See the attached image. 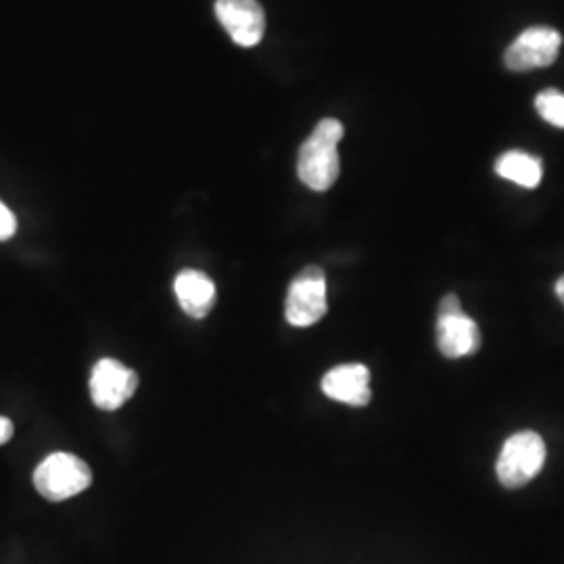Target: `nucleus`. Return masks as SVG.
Wrapping results in <instances>:
<instances>
[{
    "label": "nucleus",
    "instance_id": "f257e3e1",
    "mask_svg": "<svg viewBox=\"0 0 564 564\" xmlns=\"http://www.w3.org/2000/svg\"><path fill=\"white\" fill-rule=\"evenodd\" d=\"M345 128L339 120L326 118L321 121L310 139L303 142L297 158V174L303 184L312 191H328L339 178V142H341Z\"/></svg>",
    "mask_w": 564,
    "mask_h": 564
},
{
    "label": "nucleus",
    "instance_id": "f03ea898",
    "mask_svg": "<svg viewBox=\"0 0 564 564\" xmlns=\"http://www.w3.org/2000/svg\"><path fill=\"white\" fill-rule=\"evenodd\" d=\"M93 484V470L74 454L55 452L34 470V487L48 502H65Z\"/></svg>",
    "mask_w": 564,
    "mask_h": 564
},
{
    "label": "nucleus",
    "instance_id": "7ed1b4c3",
    "mask_svg": "<svg viewBox=\"0 0 564 564\" xmlns=\"http://www.w3.org/2000/svg\"><path fill=\"white\" fill-rule=\"evenodd\" d=\"M544 440L533 431H521L506 440L496 464L498 479L508 489H519L535 479L544 468Z\"/></svg>",
    "mask_w": 564,
    "mask_h": 564
},
{
    "label": "nucleus",
    "instance_id": "20e7f679",
    "mask_svg": "<svg viewBox=\"0 0 564 564\" xmlns=\"http://www.w3.org/2000/svg\"><path fill=\"white\" fill-rule=\"evenodd\" d=\"M326 310H328V303H326L324 270L318 265H307L289 286L286 302H284L286 321L293 326L305 328L323 321Z\"/></svg>",
    "mask_w": 564,
    "mask_h": 564
},
{
    "label": "nucleus",
    "instance_id": "39448f33",
    "mask_svg": "<svg viewBox=\"0 0 564 564\" xmlns=\"http://www.w3.org/2000/svg\"><path fill=\"white\" fill-rule=\"evenodd\" d=\"M563 46L558 30L547 25H535L524 30L505 53V63L512 72H529L552 65Z\"/></svg>",
    "mask_w": 564,
    "mask_h": 564
},
{
    "label": "nucleus",
    "instance_id": "423d86ee",
    "mask_svg": "<svg viewBox=\"0 0 564 564\" xmlns=\"http://www.w3.org/2000/svg\"><path fill=\"white\" fill-rule=\"evenodd\" d=\"M139 387V377L132 368L111 358H105L93 368L90 395L101 410H118L128 402Z\"/></svg>",
    "mask_w": 564,
    "mask_h": 564
},
{
    "label": "nucleus",
    "instance_id": "0eeeda50",
    "mask_svg": "<svg viewBox=\"0 0 564 564\" xmlns=\"http://www.w3.org/2000/svg\"><path fill=\"white\" fill-rule=\"evenodd\" d=\"M216 15L230 39L242 48L262 42L265 15L258 0H218Z\"/></svg>",
    "mask_w": 564,
    "mask_h": 564
},
{
    "label": "nucleus",
    "instance_id": "6e6552de",
    "mask_svg": "<svg viewBox=\"0 0 564 564\" xmlns=\"http://www.w3.org/2000/svg\"><path fill=\"white\" fill-rule=\"evenodd\" d=\"M323 391L335 402L362 408L372 398L370 372L364 364H343L324 375Z\"/></svg>",
    "mask_w": 564,
    "mask_h": 564
},
{
    "label": "nucleus",
    "instance_id": "1a4fd4ad",
    "mask_svg": "<svg viewBox=\"0 0 564 564\" xmlns=\"http://www.w3.org/2000/svg\"><path fill=\"white\" fill-rule=\"evenodd\" d=\"M437 347L445 358L473 356L481 347V330L466 314L437 318Z\"/></svg>",
    "mask_w": 564,
    "mask_h": 564
},
{
    "label": "nucleus",
    "instance_id": "9d476101",
    "mask_svg": "<svg viewBox=\"0 0 564 564\" xmlns=\"http://www.w3.org/2000/svg\"><path fill=\"white\" fill-rule=\"evenodd\" d=\"M174 291L191 318H205L216 302L214 281L199 270H182L174 281Z\"/></svg>",
    "mask_w": 564,
    "mask_h": 564
},
{
    "label": "nucleus",
    "instance_id": "9b49d317",
    "mask_svg": "<svg viewBox=\"0 0 564 564\" xmlns=\"http://www.w3.org/2000/svg\"><path fill=\"white\" fill-rule=\"evenodd\" d=\"M496 172L506 178V181L514 182L524 188H535L542 176V162L529 153L523 151H508L498 162H496Z\"/></svg>",
    "mask_w": 564,
    "mask_h": 564
},
{
    "label": "nucleus",
    "instance_id": "f8f14e48",
    "mask_svg": "<svg viewBox=\"0 0 564 564\" xmlns=\"http://www.w3.org/2000/svg\"><path fill=\"white\" fill-rule=\"evenodd\" d=\"M535 109L547 123L564 128V95L561 90L547 88L544 93H540L535 99Z\"/></svg>",
    "mask_w": 564,
    "mask_h": 564
},
{
    "label": "nucleus",
    "instance_id": "ddd939ff",
    "mask_svg": "<svg viewBox=\"0 0 564 564\" xmlns=\"http://www.w3.org/2000/svg\"><path fill=\"white\" fill-rule=\"evenodd\" d=\"M15 230H18V220H15L13 212L4 203H0V241L11 239L15 235Z\"/></svg>",
    "mask_w": 564,
    "mask_h": 564
},
{
    "label": "nucleus",
    "instance_id": "4468645a",
    "mask_svg": "<svg viewBox=\"0 0 564 564\" xmlns=\"http://www.w3.org/2000/svg\"><path fill=\"white\" fill-rule=\"evenodd\" d=\"M463 314V305L456 295H445L440 305V316H456Z\"/></svg>",
    "mask_w": 564,
    "mask_h": 564
},
{
    "label": "nucleus",
    "instance_id": "2eb2a0df",
    "mask_svg": "<svg viewBox=\"0 0 564 564\" xmlns=\"http://www.w3.org/2000/svg\"><path fill=\"white\" fill-rule=\"evenodd\" d=\"M13 437V423L4 416H0V445L7 444Z\"/></svg>",
    "mask_w": 564,
    "mask_h": 564
},
{
    "label": "nucleus",
    "instance_id": "dca6fc26",
    "mask_svg": "<svg viewBox=\"0 0 564 564\" xmlns=\"http://www.w3.org/2000/svg\"><path fill=\"white\" fill-rule=\"evenodd\" d=\"M556 295H558V300L564 303V276H561V279L556 281Z\"/></svg>",
    "mask_w": 564,
    "mask_h": 564
}]
</instances>
